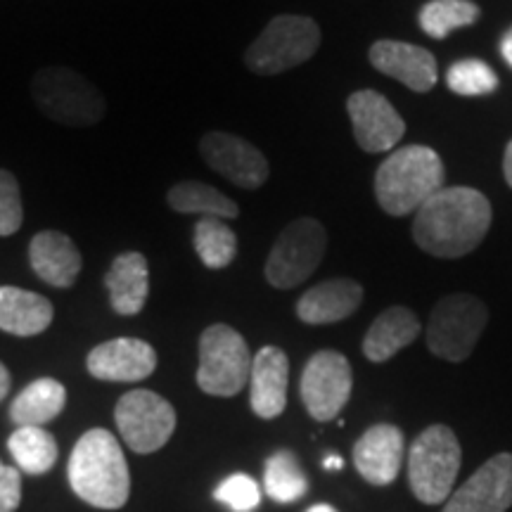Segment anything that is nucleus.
I'll return each instance as SVG.
<instances>
[{"mask_svg":"<svg viewBox=\"0 0 512 512\" xmlns=\"http://www.w3.org/2000/svg\"><path fill=\"white\" fill-rule=\"evenodd\" d=\"M325 249H328V233L323 223L311 216L292 221L268 252L264 268L268 285H273L275 290H292L302 285L320 266Z\"/></svg>","mask_w":512,"mask_h":512,"instance_id":"obj_9","label":"nucleus"},{"mask_svg":"<svg viewBox=\"0 0 512 512\" xmlns=\"http://www.w3.org/2000/svg\"><path fill=\"white\" fill-rule=\"evenodd\" d=\"M264 489L278 503H294L306 496L309 479L292 451H278L266 460Z\"/></svg>","mask_w":512,"mask_h":512,"instance_id":"obj_29","label":"nucleus"},{"mask_svg":"<svg viewBox=\"0 0 512 512\" xmlns=\"http://www.w3.org/2000/svg\"><path fill=\"white\" fill-rule=\"evenodd\" d=\"M489 323V309L475 294H446L430 313L427 347L448 363H463L475 351Z\"/></svg>","mask_w":512,"mask_h":512,"instance_id":"obj_7","label":"nucleus"},{"mask_svg":"<svg viewBox=\"0 0 512 512\" xmlns=\"http://www.w3.org/2000/svg\"><path fill=\"white\" fill-rule=\"evenodd\" d=\"M64 403H67L64 384L53 377H41L15 396V401L10 403V420L17 427H43L64 411Z\"/></svg>","mask_w":512,"mask_h":512,"instance_id":"obj_24","label":"nucleus"},{"mask_svg":"<svg viewBox=\"0 0 512 512\" xmlns=\"http://www.w3.org/2000/svg\"><path fill=\"white\" fill-rule=\"evenodd\" d=\"M403 453V432L396 425L380 422L358 437L354 444V467L368 484L387 486L399 477Z\"/></svg>","mask_w":512,"mask_h":512,"instance_id":"obj_16","label":"nucleus"},{"mask_svg":"<svg viewBox=\"0 0 512 512\" xmlns=\"http://www.w3.org/2000/svg\"><path fill=\"white\" fill-rule=\"evenodd\" d=\"M69 484L88 505L117 510L131 494V472L124 451L112 432L95 427L76 441L69 456Z\"/></svg>","mask_w":512,"mask_h":512,"instance_id":"obj_2","label":"nucleus"},{"mask_svg":"<svg viewBox=\"0 0 512 512\" xmlns=\"http://www.w3.org/2000/svg\"><path fill=\"white\" fill-rule=\"evenodd\" d=\"M88 373L105 382H140L157 368V351L143 339L117 337L102 342L86 358Z\"/></svg>","mask_w":512,"mask_h":512,"instance_id":"obj_15","label":"nucleus"},{"mask_svg":"<svg viewBox=\"0 0 512 512\" xmlns=\"http://www.w3.org/2000/svg\"><path fill=\"white\" fill-rule=\"evenodd\" d=\"M8 451L17 470L46 475L57 460V441L43 427H17L8 439Z\"/></svg>","mask_w":512,"mask_h":512,"instance_id":"obj_26","label":"nucleus"},{"mask_svg":"<svg viewBox=\"0 0 512 512\" xmlns=\"http://www.w3.org/2000/svg\"><path fill=\"white\" fill-rule=\"evenodd\" d=\"M363 302V287L351 278H332L313 285L297 302V316L306 325H330L347 320Z\"/></svg>","mask_w":512,"mask_h":512,"instance_id":"obj_20","label":"nucleus"},{"mask_svg":"<svg viewBox=\"0 0 512 512\" xmlns=\"http://www.w3.org/2000/svg\"><path fill=\"white\" fill-rule=\"evenodd\" d=\"M503 174H505V181L512 188V140L505 147V157H503Z\"/></svg>","mask_w":512,"mask_h":512,"instance_id":"obj_35","label":"nucleus"},{"mask_svg":"<svg viewBox=\"0 0 512 512\" xmlns=\"http://www.w3.org/2000/svg\"><path fill=\"white\" fill-rule=\"evenodd\" d=\"M491 202L465 185L441 188L415 211L413 240L437 259H460L482 245L491 228Z\"/></svg>","mask_w":512,"mask_h":512,"instance_id":"obj_1","label":"nucleus"},{"mask_svg":"<svg viewBox=\"0 0 512 512\" xmlns=\"http://www.w3.org/2000/svg\"><path fill=\"white\" fill-rule=\"evenodd\" d=\"M323 467L328 472H335V470H342L344 467V460L339 458V456H335V453H330V456H325V460H323Z\"/></svg>","mask_w":512,"mask_h":512,"instance_id":"obj_37","label":"nucleus"},{"mask_svg":"<svg viewBox=\"0 0 512 512\" xmlns=\"http://www.w3.org/2000/svg\"><path fill=\"white\" fill-rule=\"evenodd\" d=\"M24 209L15 174L0 169V238H10L22 228Z\"/></svg>","mask_w":512,"mask_h":512,"instance_id":"obj_32","label":"nucleus"},{"mask_svg":"<svg viewBox=\"0 0 512 512\" xmlns=\"http://www.w3.org/2000/svg\"><path fill=\"white\" fill-rule=\"evenodd\" d=\"M287 382H290V361L283 349L264 347L252 358L249 403L261 420H273L285 411Z\"/></svg>","mask_w":512,"mask_h":512,"instance_id":"obj_18","label":"nucleus"},{"mask_svg":"<svg viewBox=\"0 0 512 512\" xmlns=\"http://www.w3.org/2000/svg\"><path fill=\"white\" fill-rule=\"evenodd\" d=\"M460 441L446 425H430L408 451V484L425 505L446 503L460 472Z\"/></svg>","mask_w":512,"mask_h":512,"instance_id":"obj_5","label":"nucleus"},{"mask_svg":"<svg viewBox=\"0 0 512 512\" xmlns=\"http://www.w3.org/2000/svg\"><path fill=\"white\" fill-rule=\"evenodd\" d=\"M444 178V162L432 147L406 145L377 169L375 197L389 216H408L444 188Z\"/></svg>","mask_w":512,"mask_h":512,"instance_id":"obj_3","label":"nucleus"},{"mask_svg":"<svg viewBox=\"0 0 512 512\" xmlns=\"http://www.w3.org/2000/svg\"><path fill=\"white\" fill-rule=\"evenodd\" d=\"M214 498L233 512H249L261 503V489L249 475H230L216 486Z\"/></svg>","mask_w":512,"mask_h":512,"instance_id":"obj_31","label":"nucleus"},{"mask_svg":"<svg viewBox=\"0 0 512 512\" xmlns=\"http://www.w3.org/2000/svg\"><path fill=\"white\" fill-rule=\"evenodd\" d=\"M306 512H337L335 508H332V505H328V503H318V505H311L309 510Z\"/></svg>","mask_w":512,"mask_h":512,"instance_id":"obj_38","label":"nucleus"},{"mask_svg":"<svg viewBox=\"0 0 512 512\" xmlns=\"http://www.w3.org/2000/svg\"><path fill=\"white\" fill-rule=\"evenodd\" d=\"M110 304L119 316H138L150 294V271L140 252H124L112 261L105 275Z\"/></svg>","mask_w":512,"mask_h":512,"instance_id":"obj_21","label":"nucleus"},{"mask_svg":"<svg viewBox=\"0 0 512 512\" xmlns=\"http://www.w3.org/2000/svg\"><path fill=\"white\" fill-rule=\"evenodd\" d=\"M501 55H503V60L512 67V27L505 31L501 38Z\"/></svg>","mask_w":512,"mask_h":512,"instance_id":"obj_34","label":"nucleus"},{"mask_svg":"<svg viewBox=\"0 0 512 512\" xmlns=\"http://www.w3.org/2000/svg\"><path fill=\"white\" fill-rule=\"evenodd\" d=\"M22 503V472L0 460V512H15Z\"/></svg>","mask_w":512,"mask_h":512,"instance_id":"obj_33","label":"nucleus"},{"mask_svg":"<svg viewBox=\"0 0 512 512\" xmlns=\"http://www.w3.org/2000/svg\"><path fill=\"white\" fill-rule=\"evenodd\" d=\"M420 335V320L406 306H389L373 320L363 339V354L368 361L384 363L413 344Z\"/></svg>","mask_w":512,"mask_h":512,"instance_id":"obj_22","label":"nucleus"},{"mask_svg":"<svg viewBox=\"0 0 512 512\" xmlns=\"http://www.w3.org/2000/svg\"><path fill=\"white\" fill-rule=\"evenodd\" d=\"M446 83L456 95L477 98V95H491L496 91L498 76L482 60H460L451 64L446 74Z\"/></svg>","mask_w":512,"mask_h":512,"instance_id":"obj_30","label":"nucleus"},{"mask_svg":"<svg viewBox=\"0 0 512 512\" xmlns=\"http://www.w3.org/2000/svg\"><path fill=\"white\" fill-rule=\"evenodd\" d=\"M320 27L311 17L280 15L273 17L259 38L247 48L245 64L259 76L290 72L309 62L320 48Z\"/></svg>","mask_w":512,"mask_h":512,"instance_id":"obj_6","label":"nucleus"},{"mask_svg":"<svg viewBox=\"0 0 512 512\" xmlns=\"http://www.w3.org/2000/svg\"><path fill=\"white\" fill-rule=\"evenodd\" d=\"M370 64L384 76H392L413 93L432 91L437 83V57L427 48L403 41H377L370 48Z\"/></svg>","mask_w":512,"mask_h":512,"instance_id":"obj_17","label":"nucleus"},{"mask_svg":"<svg viewBox=\"0 0 512 512\" xmlns=\"http://www.w3.org/2000/svg\"><path fill=\"white\" fill-rule=\"evenodd\" d=\"M252 354L245 337L230 325H209L200 337V368L197 384L209 396H230L245 389L252 373Z\"/></svg>","mask_w":512,"mask_h":512,"instance_id":"obj_8","label":"nucleus"},{"mask_svg":"<svg viewBox=\"0 0 512 512\" xmlns=\"http://www.w3.org/2000/svg\"><path fill=\"white\" fill-rule=\"evenodd\" d=\"M53 304L43 294L22 287H0V330L17 337H34L53 323Z\"/></svg>","mask_w":512,"mask_h":512,"instance_id":"obj_23","label":"nucleus"},{"mask_svg":"<svg viewBox=\"0 0 512 512\" xmlns=\"http://www.w3.org/2000/svg\"><path fill=\"white\" fill-rule=\"evenodd\" d=\"M512 508V453H496L460 489L441 512H505Z\"/></svg>","mask_w":512,"mask_h":512,"instance_id":"obj_14","label":"nucleus"},{"mask_svg":"<svg viewBox=\"0 0 512 512\" xmlns=\"http://www.w3.org/2000/svg\"><path fill=\"white\" fill-rule=\"evenodd\" d=\"M29 264L43 283L67 290L79 278L83 259L69 235L60 230H43L29 242Z\"/></svg>","mask_w":512,"mask_h":512,"instance_id":"obj_19","label":"nucleus"},{"mask_svg":"<svg viewBox=\"0 0 512 512\" xmlns=\"http://www.w3.org/2000/svg\"><path fill=\"white\" fill-rule=\"evenodd\" d=\"M31 98L50 121L62 126H95L107 112L98 88L69 67L38 69L31 79Z\"/></svg>","mask_w":512,"mask_h":512,"instance_id":"obj_4","label":"nucleus"},{"mask_svg":"<svg viewBox=\"0 0 512 512\" xmlns=\"http://www.w3.org/2000/svg\"><path fill=\"white\" fill-rule=\"evenodd\" d=\"M482 17L472 0H430L420 8L418 22L430 38H446L451 31L472 27Z\"/></svg>","mask_w":512,"mask_h":512,"instance_id":"obj_28","label":"nucleus"},{"mask_svg":"<svg viewBox=\"0 0 512 512\" xmlns=\"http://www.w3.org/2000/svg\"><path fill=\"white\" fill-rule=\"evenodd\" d=\"M121 439L136 453H155L176 430V411L164 396L150 389L124 394L114 411Z\"/></svg>","mask_w":512,"mask_h":512,"instance_id":"obj_10","label":"nucleus"},{"mask_svg":"<svg viewBox=\"0 0 512 512\" xmlns=\"http://www.w3.org/2000/svg\"><path fill=\"white\" fill-rule=\"evenodd\" d=\"M347 112L358 147L370 152V155L394 150L403 133H406V121L394 110L392 102L377 91L351 93L347 100Z\"/></svg>","mask_w":512,"mask_h":512,"instance_id":"obj_13","label":"nucleus"},{"mask_svg":"<svg viewBox=\"0 0 512 512\" xmlns=\"http://www.w3.org/2000/svg\"><path fill=\"white\" fill-rule=\"evenodd\" d=\"M200 155L211 171L245 190L261 188L271 174L264 152L233 133H207L200 140Z\"/></svg>","mask_w":512,"mask_h":512,"instance_id":"obj_12","label":"nucleus"},{"mask_svg":"<svg viewBox=\"0 0 512 512\" xmlns=\"http://www.w3.org/2000/svg\"><path fill=\"white\" fill-rule=\"evenodd\" d=\"M192 245L204 266L221 271L238 254V235L223 219H202L192 230Z\"/></svg>","mask_w":512,"mask_h":512,"instance_id":"obj_27","label":"nucleus"},{"mask_svg":"<svg viewBox=\"0 0 512 512\" xmlns=\"http://www.w3.org/2000/svg\"><path fill=\"white\" fill-rule=\"evenodd\" d=\"M10 373H8V368L3 366V363H0V401L5 399V396H8V392H10Z\"/></svg>","mask_w":512,"mask_h":512,"instance_id":"obj_36","label":"nucleus"},{"mask_svg":"<svg viewBox=\"0 0 512 512\" xmlns=\"http://www.w3.org/2000/svg\"><path fill=\"white\" fill-rule=\"evenodd\" d=\"M351 389H354L351 363L347 356L332 349L313 354L304 366L302 382H299L302 403L311 418L318 422L335 420L349 403Z\"/></svg>","mask_w":512,"mask_h":512,"instance_id":"obj_11","label":"nucleus"},{"mask_svg":"<svg viewBox=\"0 0 512 512\" xmlns=\"http://www.w3.org/2000/svg\"><path fill=\"white\" fill-rule=\"evenodd\" d=\"M166 202L178 214H202L204 219H235L238 204L216 188L200 181H183L166 192Z\"/></svg>","mask_w":512,"mask_h":512,"instance_id":"obj_25","label":"nucleus"}]
</instances>
